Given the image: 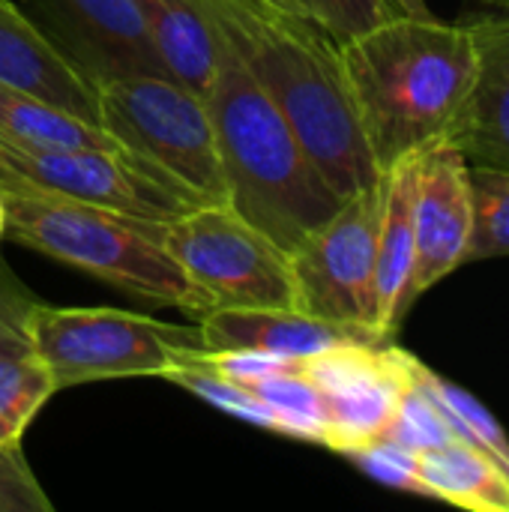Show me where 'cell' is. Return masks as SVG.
Returning <instances> with one entry per match:
<instances>
[{
	"mask_svg": "<svg viewBox=\"0 0 509 512\" xmlns=\"http://www.w3.org/2000/svg\"><path fill=\"white\" fill-rule=\"evenodd\" d=\"M210 24L291 123L309 159L339 198L381 171L366 144L342 45L276 0H201Z\"/></svg>",
	"mask_w": 509,
	"mask_h": 512,
	"instance_id": "1",
	"label": "cell"
},
{
	"mask_svg": "<svg viewBox=\"0 0 509 512\" xmlns=\"http://www.w3.org/2000/svg\"><path fill=\"white\" fill-rule=\"evenodd\" d=\"M342 60L378 171L447 135L477 69L468 24L399 12L345 42Z\"/></svg>",
	"mask_w": 509,
	"mask_h": 512,
	"instance_id": "2",
	"label": "cell"
},
{
	"mask_svg": "<svg viewBox=\"0 0 509 512\" xmlns=\"http://www.w3.org/2000/svg\"><path fill=\"white\" fill-rule=\"evenodd\" d=\"M204 99L216 129L228 204L279 249L291 252L306 234L327 222L345 198L333 192L285 114L258 87L225 39Z\"/></svg>",
	"mask_w": 509,
	"mask_h": 512,
	"instance_id": "3",
	"label": "cell"
},
{
	"mask_svg": "<svg viewBox=\"0 0 509 512\" xmlns=\"http://www.w3.org/2000/svg\"><path fill=\"white\" fill-rule=\"evenodd\" d=\"M6 234L27 249L90 273L117 291L192 315L210 312L201 291L165 249V225L96 204L0 192Z\"/></svg>",
	"mask_w": 509,
	"mask_h": 512,
	"instance_id": "4",
	"label": "cell"
},
{
	"mask_svg": "<svg viewBox=\"0 0 509 512\" xmlns=\"http://www.w3.org/2000/svg\"><path fill=\"white\" fill-rule=\"evenodd\" d=\"M30 348L45 360L57 390L108 378H165L204 354L201 327L165 324L123 309H57L36 303Z\"/></svg>",
	"mask_w": 509,
	"mask_h": 512,
	"instance_id": "5",
	"label": "cell"
},
{
	"mask_svg": "<svg viewBox=\"0 0 509 512\" xmlns=\"http://www.w3.org/2000/svg\"><path fill=\"white\" fill-rule=\"evenodd\" d=\"M99 126L135 159L204 204L228 201L207 99L168 75L120 78L96 87Z\"/></svg>",
	"mask_w": 509,
	"mask_h": 512,
	"instance_id": "6",
	"label": "cell"
},
{
	"mask_svg": "<svg viewBox=\"0 0 509 512\" xmlns=\"http://www.w3.org/2000/svg\"><path fill=\"white\" fill-rule=\"evenodd\" d=\"M165 249L210 309L297 303L288 252L243 219L228 201L198 204L171 219L165 225Z\"/></svg>",
	"mask_w": 509,
	"mask_h": 512,
	"instance_id": "7",
	"label": "cell"
},
{
	"mask_svg": "<svg viewBox=\"0 0 509 512\" xmlns=\"http://www.w3.org/2000/svg\"><path fill=\"white\" fill-rule=\"evenodd\" d=\"M0 192L63 198L171 222L204 204L156 168L126 153L21 147L0 138Z\"/></svg>",
	"mask_w": 509,
	"mask_h": 512,
	"instance_id": "8",
	"label": "cell"
},
{
	"mask_svg": "<svg viewBox=\"0 0 509 512\" xmlns=\"http://www.w3.org/2000/svg\"><path fill=\"white\" fill-rule=\"evenodd\" d=\"M381 210L384 174L378 183L348 195L327 222H321L288 252L297 309L324 321L375 330V255Z\"/></svg>",
	"mask_w": 509,
	"mask_h": 512,
	"instance_id": "9",
	"label": "cell"
},
{
	"mask_svg": "<svg viewBox=\"0 0 509 512\" xmlns=\"http://www.w3.org/2000/svg\"><path fill=\"white\" fill-rule=\"evenodd\" d=\"M327 408V447L348 453L384 435L411 384L414 354L390 342H342L300 360Z\"/></svg>",
	"mask_w": 509,
	"mask_h": 512,
	"instance_id": "10",
	"label": "cell"
},
{
	"mask_svg": "<svg viewBox=\"0 0 509 512\" xmlns=\"http://www.w3.org/2000/svg\"><path fill=\"white\" fill-rule=\"evenodd\" d=\"M48 45L96 90L108 81L168 75L138 0H21Z\"/></svg>",
	"mask_w": 509,
	"mask_h": 512,
	"instance_id": "11",
	"label": "cell"
},
{
	"mask_svg": "<svg viewBox=\"0 0 509 512\" xmlns=\"http://www.w3.org/2000/svg\"><path fill=\"white\" fill-rule=\"evenodd\" d=\"M474 228L471 162L444 135L423 147L414 192V300L468 264Z\"/></svg>",
	"mask_w": 509,
	"mask_h": 512,
	"instance_id": "12",
	"label": "cell"
},
{
	"mask_svg": "<svg viewBox=\"0 0 509 512\" xmlns=\"http://www.w3.org/2000/svg\"><path fill=\"white\" fill-rule=\"evenodd\" d=\"M468 27L477 69L447 138L471 165L509 171V9L483 12Z\"/></svg>",
	"mask_w": 509,
	"mask_h": 512,
	"instance_id": "13",
	"label": "cell"
},
{
	"mask_svg": "<svg viewBox=\"0 0 509 512\" xmlns=\"http://www.w3.org/2000/svg\"><path fill=\"white\" fill-rule=\"evenodd\" d=\"M198 327L204 351H264L297 363L342 342H390L369 327L324 321L294 306L210 309Z\"/></svg>",
	"mask_w": 509,
	"mask_h": 512,
	"instance_id": "14",
	"label": "cell"
},
{
	"mask_svg": "<svg viewBox=\"0 0 509 512\" xmlns=\"http://www.w3.org/2000/svg\"><path fill=\"white\" fill-rule=\"evenodd\" d=\"M420 153L390 165L384 174V210L375 255V330L393 339L414 306V192Z\"/></svg>",
	"mask_w": 509,
	"mask_h": 512,
	"instance_id": "15",
	"label": "cell"
},
{
	"mask_svg": "<svg viewBox=\"0 0 509 512\" xmlns=\"http://www.w3.org/2000/svg\"><path fill=\"white\" fill-rule=\"evenodd\" d=\"M0 84L33 93L99 126L96 90L48 45L12 0H0Z\"/></svg>",
	"mask_w": 509,
	"mask_h": 512,
	"instance_id": "16",
	"label": "cell"
},
{
	"mask_svg": "<svg viewBox=\"0 0 509 512\" xmlns=\"http://www.w3.org/2000/svg\"><path fill=\"white\" fill-rule=\"evenodd\" d=\"M150 27L156 54L177 84L207 93L219 66L222 39L201 0H138Z\"/></svg>",
	"mask_w": 509,
	"mask_h": 512,
	"instance_id": "17",
	"label": "cell"
},
{
	"mask_svg": "<svg viewBox=\"0 0 509 512\" xmlns=\"http://www.w3.org/2000/svg\"><path fill=\"white\" fill-rule=\"evenodd\" d=\"M426 495L471 512H509V474L489 456L453 438L444 447L417 453Z\"/></svg>",
	"mask_w": 509,
	"mask_h": 512,
	"instance_id": "18",
	"label": "cell"
},
{
	"mask_svg": "<svg viewBox=\"0 0 509 512\" xmlns=\"http://www.w3.org/2000/svg\"><path fill=\"white\" fill-rule=\"evenodd\" d=\"M0 138L21 147L126 153L102 126L9 84H0Z\"/></svg>",
	"mask_w": 509,
	"mask_h": 512,
	"instance_id": "19",
	"label": "cell"
},
{
	"mask_svg": "<svg viewBox=\"0 0 509 512\" xmlns=\"http://www.w3.org/2000/svg\"><path fill=\"white\" fill-rule=\"evenodd\" d=\"M249 390L273 414L276 435L327 447V408L321 390L303 375L300 363L255 381Z\"/></svg>",
	"mask_w": 509,
	"mask_h": 512,
	"instance_id": "20",
	"label": "cell"
},
{
	"mask_svg": "<svg viewBox=\"0 0 509 512\" xmlns=\"http://www.w3.org/2000/svg\"><path fill=\"white\" fill-rule=\"evenodd\" d=\"M420 381L435 399V405L441 408L453 435L465 441L468 447H474L477 453L489 456L498 468H504L509 474V435L495 420V414L474 393L435 375L426 363H420Z\"/></svg>",
	"mask_w": 509,
	"mask_h": 512,
	"instance_id": "21",
	"label": "cell"
},
{
	"mask_svg": "<svg viewBox=\"0 0 509 512\" xmlns=\"http://www.w3.org/2000/svg\"><path fill=\"white\" fill-rule=\"evenodd\" d=\"M54 393V375L33 348L0 357V447L21 444V435Z\"/></svg>",
	"mask_w": 509,
	"mask_h": 512,
	"instance_id": "22",
	"label": "cell"
},
{
	"mask_svg": "<svg viewBox=\"0 0 509 512\" xmlns=\"http://www.w3.org/2000/svg\"><path fill=\"white\" fill-rule=\"evenodd\" d=\"M474 228L468 243V261L509 255V171L471 165Z\"/></svg>",
	"mask_w": 509,
	"mask_h": 512,
	"instance_id": "23",
	"label": "cell"
},
{
	"mask_svg": "<svg viewBox=\"0 0 509 512\" xmlns=\"http://www.w3.org/2000/svg\"><path fill=\"white\" fill-rule=\"evenodd\" d=\"M456 435L450 429V423L444 420L441 408L435 405V399L429 396V390L420 381V360L414 357V369H411V384L402 393L393 420L387 423L384 435L378 441H390L396 447H405L411 453H426L435 447L450 444Z\"/></svg>",
	"mask_w": 509,
	"mask_h": 512,
	"instance_id": "24",
	"label": "cell"
},
{
	"mask_svg": "<svg viewBox=\"0 0 509 512\" xmlns=\"http://www.w3.org/2000/svg\"><path fill=\"white\" fill-rule=\"evenodd\" d=\"M198 357H201V354H198ZM165 378L174 381V384H180V387H186V390L195 393L198 399L210 402L213 408H219V411H225V414H231V417H237V420H246V423H252V426H258V429L276 432L273 414L267 411V405H264L249 387H243V384H237V381L219 375L216 369L204 366L201 360H195V363H189V366H180V369H171Z\"/></svg>",
	"mask_w": 509,
	"mask_h": 512,
	"instance_id": "25",
	"label": "cell"
},
{
	"mask_svg": "<svg viewBox=\"0 0 509 512\" xmlns=\"http://www.w3.org/2000/svg\"><path fill=\"white\" fill-rule=\"evenodd\" d=\"M285 6L315 21L339 45L369 33L372 27L396 15L390 0H285Z\"/></svg>",
	"mask_w": 509,
	"mask_h": 512,
	"instance_id": "26",
	"label": "cell"
},
{
	"mask_svg": "<svg viewBox=\"0 0 509 512\" xmlns=\"http://www.w3.org/2000/svg\"><path fill=\"white\" fill-rule=\"evenodd\" d=\"M348 462H354L366 477L390 486V489H399V492H411V495H426V486H423V477H420V468H417V453L405 450V447H396L390 441H372V444H363V447H354L348 453H342Z\"/></svg>",
	"mask_w": 509,
	"mask_h": 512,
	"instance_id": "27",
	"label": "cell"
},
{
	"mask_svg": "<svg viewBox=\"0 0 509 512\" xmlns=\"http://www.w3.org/2000/svg\"><path fill=\"white\" fill-rule=\"evenodd\" d=\"M36 300L9 276L6 267H0V357L30 351V333L27 321Z\"/></svg>",
	"mask_w": 509,
	"mask_h": 512,
	"instance_id": "28",
	"label": "cell"
},
{
	"mask_svg": "<svg viewBox=\"0 0 509 512\" xmlns=\"http://www.w3.org/2000/svg\"><path fill=\"white\" fill-rule=\"evenodd\" d=\"M3 510H51L30 468L24 465L21 444L0 447V512Z\"/></svg>",
	"mask_w": 509,
	"mask_h": 512,
	"instance_id": "29",
	"label": "cell"
},
{
	"mask_svg": "<svg viewBox=\"0 0 509 512\" xmlns=\"http://www.w3.org/2000/svg\"><path fill=\"white\" fill-rule=\"evenodd\" d=\"M390 6L399 12V15H411V18H432L426 0H390Z\"/></svg>",
	"mask_w": 509,
	"mask_h": 512,
	"instance_id": "30",
	"label": "cell"
},
{
	"mask_svg": "<svg viewBox=\"0 0 509 512\" xmlns=\"http://www.w3.org/2000/svg\"><path fill=\"white\" fill-rule=\"evenodd\" d=\"M6 234V210H3V198H0V240Z\"/></svg>",
	"mask_w": 509,
	"mask_h": 512,
	"instance_id": "31",
	"label": "cell"
},
{
	"mask_svg": "<svg viewBox=\"0 0 509 512\" xmlns=\"http://www.w3.org/2000/svg\"><path fill=\"white\" fill-rule=\"evenodd\" d=\"M276 3H282V6H285V0H276Z\"/></svg>",
	"mask_w": 509,
	"mask_h": 512,
	"instance_id": "32",
	"label": "cell"
}]
</instances>
